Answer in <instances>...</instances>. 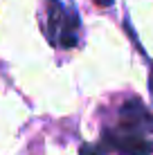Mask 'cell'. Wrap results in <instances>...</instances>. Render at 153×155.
Here are the masks:
<instances>
[{
    "instance_id": "7a4b0ae2",
    "label": "cell",
    "mask_w": 153,
    "mask_h": 155,
    "mask_svg": "<svg viewBox=\"0 0 153 155\" xmlns=\"http://www.w3.org/2000/svg\"><path fill=\"white\" fill-rule=\"evenodd\" d=\"M45 34L56 47H75L79 43V14L61 0H47Z\"/></svg>"
},
{
    "instance_id": "6da1fadb",
    "label": "cell",
    "mask_w": 153,
    "mask_h": 155,
    "mask_svg": "<svg viewBox=\"0 0 153 155\" xmlns=\"http://www.w3.org/2000/svg\"><path fill=\"white\" fill-rule=\"evenodd\" d=\"M153 115L140 99H131L119 108L117 124L104 130V148L117 155H151L153 153Z\"/></svg>"
},
{
    "instance_id": "5b68a950",
    "label": "cell",
    "mask_w": 153,
    "mask_h": 155,
    "mask_svg": "<svg viewBox=\"0 0 153 155\" xmlns=\"http://www.w3.org/2000/svg\"><path fill=\"white\" fill-rule=\"evenodd\" d=\"M149 88H151V94H153V68H151V77H149Z\"/></svg>"
},
{
    "instance_id": "277c9868",
    "label": "cell",
    "mask_w": 153,
    "mask_h": 155,
    "mask_svg": "<svg viewBox=\"0 0 153 155\" xmlns=\"http://www.w3.org/2000/svg\"><path fill=\"white\" fill-rule=\"evenodd\" d=\"M95 2H97V5H101V7H108V5H113L115 0H95Z\"/></svg>"
},
{
    "instance_id": "3957f363",
    "label": "cell",
    "mask_w": 153,
    "mask_h": 155,
    "mask_svg": "<svg viewBox=\"0 0 153 155\" xmlns=\"http://www.w3.org/2000/svg\"><path fill=\"white\" fill-rule=\"evenodd\" d=\"M81 155H101V153H99V148H90L88 144H83L81 146Z\"/></svg>"
}]
</instances>
